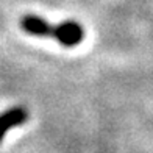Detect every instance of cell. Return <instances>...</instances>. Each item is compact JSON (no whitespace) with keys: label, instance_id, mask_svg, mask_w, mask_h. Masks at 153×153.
<instances>
[{"label":"cell","instance_id":"1","mask_svg":"<svg viewBox=\"0 0 153 153\" xmlns=\"http://www.w3.org/2000/svg\"><path fill=\"white\" fill-rule=\"evenodd\" d=\"M53 38L64 47H75L85 38V30L78 22L67 20V22H62L59 25H55Z\"/></svg>","mask_w":153,"mask_h":153},{"label":"cell","instance_id":"2","mask_svg":"<svg viewBox=\"0 0 153 153\" xmlns=\"http://www.w3.org/2000/svg\"><path fill=\"white\" fill-rule=\"evenodd\" d=\"M20 28L33 36H53L55 34V25L34 14H27L20 19Z\"/></svg>","mask_w":153,"mask_h":153},{"label":"cell","instance_id":"3","mask_svg":"<svg viewBox=\"0 0 153 153\" xmlns=\"http://www.w3.org/2000/svg\"><path fill=\"white\" fill-rule=\"evenodd\" d=\"M27 120H28V111L22 106L10 108L5 113H2L0 114V142L10 128H14Z\"/></svg>","mask_w":153,"mask_h":153}]
</instances>
